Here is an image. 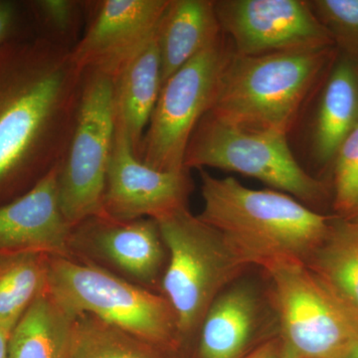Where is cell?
<instances>
[{"instance_id":"cell-12","label":"cell","mask_w":358,"mask_h":358,"mask_svg":"<svg viewBox=\"0 0 358 358\" xmlns=\"http://www.w3.org/2000/svg\"><path fill=\"white\" fill-rule=\"evenodd\" d=\"M193 189L189 171H162L134 155L124 129L115 124L103 216L117 221L157 220L187 206Z\"/></svg>"},{"instance_id":"cell-22","label":"cell","mask_w":358,"mask_h":358,"mask_svg":"<svg viewBox=\"0 0 358 358\" xmlns=\"http://www.w3.org/2000/svg\"><path fill=\"white\" fill-rule=\"evenodd\" d=\"M307 264L358 320V251L343 223L333 225L324 243Z\"/></svg>"},{"instance_id":"cell-27","label":"cell","mask_w":358,"mask_h":358,"mask_svg":"<svg viewBox=\"0 0 358 358\" xmlns=\"http://www.w3.org/2000/svg\"><path fill=\"white\" fill-rule=\"evenodd\" d=\"M242 358H299L286 345L281 336H274L264 341L255 350H251Z\"/></svg>"},{"instance_id":"cell-10","label":"cell","mask_w":358,"mask_h":358,"mask_svg":"<svg viewBox=\"0 0 358 358\" xmlns=\"http://www.w3.org/2000/svg\"><path fill=\"white\" fill-rule=\"evenodd\" d=\"M215 10L234 53L257 56L334 46L303 0H219Z\"/></svg>"},{"instance_id":"cell-31","label":"cell","mask_w":358,"mask_h":358,"mask_svg":"<svg viewBox=\"0 0 358 358\" xmlns=\"http://www.w3.org/2000/svg\"><path fill=\"white\" fill-rule=\"evenodd\" d=\"M345 358H358V341Z\"/></svg>"},{"instance_id":"cell-23","label":"cell","mask_w":358,"mask_h":358,"mask_svg":"<svg viewBox=\"0 0 358 358\" xmlns=\"http://www.w3.org/2000/svg\"><path fill=\"white\" fill-rule=\"evenodd\" d=\"M338 52L358 61V0L308 1Z\"/></svg>"},{"instance_id":"cell-21","label":"cell","mask_w":358,"mask_h":358,"mask_svg":"<svg viewBox=\"0 0 358 358\" xmlns=\"http://www.w3.org/2000/svg\"><path fill=\"white\" fill-rule=\"evenodd\" d=\"M167 353L94 315L73 322L68 358H169Z\"/></svg>"},{"instance_id":"cell-16","label":"cell","mask_w":358,"mask_h":358,"mask_svg":"<svg viewBox=\"0 0 358 358\" xmlns=\"http://www.w3.org/2000/svg\"><path fill=\"white\" fill-rule=\"evenodd\" d=\"M327 76L312 134L313 157L322 166L334 164L358 124V61L338 52Z\"/></svg>"},{"instance_id":"cell-25","label":"cell","mask_w":358,"mask_h":358,"mask_svg":"<svg viewBox=\"0 0 358 358\" xmlns=\"http://www.w3.org/2000/svg\"><path fill=\"white\" fill-rule=\"evenodd\" d=\"M80 2L73 0H37L28 4L30 14L43 26V35L72 48L81 20Z\"/></svg>"},{"instance_id":"cell-4","label":"cell","mask_w":358,"mask_h":358,"mask_svg":"<svg viewBox=\"0 0 358 358\" xmlns=\"http://www.w3.org/2000/svg\"><path fill=\"white\" fill-rule=\"evenodd\" d=\"M46 289L72 317L94 315L166 352L181 345L176 315L164 294L96 264L50 256Z\"/></svg>"},{"instance_id":"cell-24","label":"cell","mask_w":358,"mask_h":358,"mask_svg":"<svg viewBox=\"0 0 358 358\" xmlns=\"http://www.w3.org/2000/svg\"><path fill=\"white\" fill-rule=\"evenodd\" d=\"M334 166V207L346 219L358 209V124L341 143Z\"/></svg>"},{"instance_id":"cell-14","label":"cell","mask_w":358,"mask_h":358,"mask_svg":"<svg viewBox=\"0 0 358 358\" xmlns=\"http://www.w3.org/2000/svg\"><path fill=\"white\" fill-rule=\"evenodd\" d=\"M59 166L24 194L0 206V255L71 256L72 226L66 221L59 203Z\"/></svg>"},{"instance_id":"cell-1","label":"cell","mask_w":358,"mask_h":358,"mask_svg":"<svg viewBox=\"0 0 358 358\" xmlns=\"http://www.w3.org/2000/svg\"><path fill=\"white\" fill-rule=\"evenodd\" d=\"M71 49L43 34L0 45V206L64 159L84 76Z\"/></svg>"},{"instance_id":"cell-9","label":"cell","mask_w":358,"mask_h":358,"mask_svg":"<svg viewBox=\"0 0 358 358\" xmlns=\"http://www.w3.org/2000/svg\"><path fill=\"white\" fill-rule=\"evenodd\" d=\"M232 54V44L222 34L167 80L141 141V162L162 171H188L185 166L188 143L211 109Z\"/></svg>"},{"instance_id":"cell-5","label":"cell","mask_w":358,"mask_h":358,"mask_svg":"<svg viewBox=\"0 0 358 358\" xmlns=\"http://www.w3.org/2000/svg\"><path fill=\"white\" fill-rule=\"evenodd\" d=\"M155 221L167 251L160 293L173 308L182 343L199 331L219 294L250 267L187 206Z\"/></svg>"},{"instance_id":"cell-15","label":"cell","mask_w":358,"mask_h":358,"mask_svg":"<svg viewBox=\"0 0 358 358\" xmlns=\"http://www.w3.org/2000/svg\"><path fill=\"white\" fill-rule=\"evenodd\" d=\"M261 299L253 284L238 279L219 294L199 329V358H242L261 315Z\"/></svg>"},{"instance_id":"cell-17","label":"cell","mask_w":358,"mask_h":358,"mask_svg":"<svg viewBox=\"0 0 358 358\" xmlns=\"http://www.w3.org/2000/svg\"><path fill=\"white\" fill-rule=\"evenodd\" d=\"M223 34L211 0H169L157 40L162 62V88L174 73Z\"/></svg>"},{"instance_id":"cell-19","label":"cell","mask_w":358,"mask_h":358,"mask_svg":"<svg viewBox=\"0 0 358 358\" xmlns=\"http://www.w3.org/2000/svg\"><path fill=\"white\" fill-rule=\"evenodd\" d=\"M74 319L45 289L9 334L7 358H68Z\"/></svg>"},{"instance_id":"cell-2","label":"cell","mask_w":358,"mask_h":358,"mask_svg":"<svg viewBox=\"0 0 358 358\" xmlns=\"http://www.w3.org/2000/svg\"><path fill=\"white\" fill-rule=\"evenodd\" d=\"M203 209L199 218L222 235L249 267L308 263L333 225L298 199L278 190H256L234 178L200 169Z\"/></svg>"},{"instance_id":"cell-13","label":"cell","mask_w":358,"mask_h":358,"mask_svg":"<svg viewBox=\"0 0 358 358\" xmlns=\"http://www.w3.org/2000/svg\"><path fill=\"white\" fill-rule=\"evenodd\" d=\"M169 0L96 2L88 28L71 49L82 72L96 71L113 80L157 35Z\"/></svg>"},{"instance_id":"cell-8","label":"cell","mask_w":358,"mask_h":358,"mask_svg":"<svg viewBox=\"0 0 358 358\" xmlns=\"http://www.w3.org/2000/svg\"><path fill=\"white\" fill-rule=\"evenodd\" d=\"M115 134L114 80L96 71H86L76 124L58 173L59 203L72 227L103 216Z\"/></svg>"},{"instance_id":"cell-18","label":"cell","mask_w":358,"mask_h":358,"mask_svg":"<svg viewBox=\"0 0 358 358\" xmlns=\"http://www.w3.org/2000/svg\"><path fill=\"white\" fill-rule=\"evenodd\" d=\"M162 91V62L157 35L114 80L115 124L124 129L134 155Z\"/></svg>"},{"instance_id":"cell-28","label":"cell","mask_w":358,"mask_h":358,"mask_svg":"<svg viewBox=\"0 0 358 358\" xmlns=\"http://www.w3.org/2000/svg\"><path fill=\"white\" fill-rule=\"evenodd\" d=\"M343 223L348 237L352 240L353 245H355V248H357L358 251V225L348 222V221L345 220H343Z\"/></svg>"},{"instance_id":"cell-26","label":"cell","mask_w":358,"mask_h":358,"mask_svg":"<svg viewBox=\"0 0 358 358\" xmlns=\"http://www.w3.org/2000/svg\"><path fill=\"white\" fill-rule=\"evenodd\" d=\"M26 4L13 0H0V45L22 36Z\"/></svg>"},{"instance_id":"cell-3","label":"cell","mask_w":358,"mask_h":358,"mask_svg":"<svg viewBox=\"0 0 358 358\" xmlns=\"http://www.w3.org/2000/svg\"><path fill=\"white\" fill-rule=\"evenodd\" d=\"M338 53L336 46L257 56L233 50L208 114L237 128L288 136Z\"/></svg>"},{"instance_id":"cell-11","label":"cell","mask_w":358,"mask_h":358,"mask_svg":"<svg viewBox=\"0 0 358 358\" xmlns=\"http://www.w3.org/2000/svg\"><path fill=\"white\" fill-rule=\"evenodd\" d=\"M70 255L155 292L160 291L167 264L159 225L150 218L117 221L94 216L86 219L72 227Z\"/></svg>"},{"instance_id":"cell-6","label":"cell","mask_w":358,"mask_h":358,"mask_svg":"<svg viewBox=\"0 0 358 358\" xmlns=\"http://www.w3.org/2000/svg\"><path fill=\"white\" fill-rule=\"evenodd\" d=\"M280 336L299 358H345L358 341V320L307 263L264 268Z\"/></svg>"},{"instance_id":"cell-30","label":"cell","mask_w":358,"mask_h":358,"mask_svg":"<svg viewBox=\"0 0 358 358\" xmlns=\"http://www.w3.org/2000/svg\"><path fill=\"white\" fill-rule=\"evenodd\" d=\"M345 221H348V222L355 224V225H358V209L355 213H352L350 217L346 219H343Z\"/></svg>"},{"instance_id":"cell-7","label":"cell","mask_w":358,"mask_h":358,"mask_svg":"<svg viewBox=\"0 0 358 358\" xmlns=\"http://www.w3.org/2000/svg\"><path fill=\"white\" fill-rule=\"evenodd\" d=\"M185 166L188 171L211 167L256 178L303 204L324 199V185L294 159L288 136L237 128L208 113L190 138Z\"/></svg>"},{"instance_id":"cell-29","label":"cell","mask_w":358,"mask_h":358,"mask_svg":"<svg viewBox=\"0 0 358 358\" xmlns=\"http://www.w3.org/2000/svg\"><path fill=\"white\" fill-rule=\"evenodd\" d=\"M9 334L0 327V358H7Z\"/></svg>"},{"instance_id":"cell-20","label":"cell","mask_w":358,"mask_h":358,"mask_svg":"<svg viewBox=\"0 0 358 358\" xmlns=\"http://www.w3.org/2000/svg\"><path fill=\"white\" fill-rule=\"evenodd\" d=\"M49 259L41 253L0 255V327L9 334L46 289Z\"/></svg>"}]
</instances>
